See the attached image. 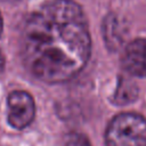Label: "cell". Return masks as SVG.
I'll use <instances>...</instances> for the list:
<instances>
[{
  "mask_svg": "<svg viewBox=\"0 0 146 146\" xmlns=\"http://www.w3.org/2000/svg\"><path fill=\"white\" fill-rule=\"evenodd\" d=\"M24 57L32 74L47 83L65 82L87 65L91 39L87 17L73 0H49L24 25Z\"/></svg>",
  "mask_w": 146,
  "mask_h": 146,
  "instance_id": "1",
  "label": "cell"
},
{
  "mask_svg": "<svg viewBox=\"0 0 146 146\" xmlns=\"http://www.w3.org/2000/svg\"><path fill=\"white\" fill-rule=\"evenodd\" d=\"M106 146H146V120L136 113L114 116L105 132Z\"/></svg>",
  "mask_w": 146,
  "mask_h": 146,
  "instance_id": "2",
  "label": "cell"
},
{
  "mask_svg": "<svg viewBox=\"0 0 146 146\" xmlns=\"http://www.w3.org/2000/svg\"><path fill=\"white\" fill-rule=\"evenodd\" d=\"M8 123L15 129H24L33 121L35 104L32 96L22 90L13 91L8 96Z\"/></svg>",
  "mask_w": 146,
  "mask_h": 146,
  "instance_id": "3",
  "label": "cell"
},
{
  "mask_svg": "<svg viewBox=\"0 0 146 146\" xmlns=\"http://www.w3.org/2000/svg\"><path fill=\"white\" fill-rule=\"evenodd\" d=\"M122 65L129 74L146 78V39H135L128 43L122 55Z\"/></svg>",
  "mask_w": 146,
  "mask_h": 146,
  "instance_id": "4",
  "label": "cell"
},
{
  "mask_svg": "<svg viewBox=\"0 0 146 146\" xmlns=\"http://www.w3.org/2000/svg\"><path fill=\"white\" fill-rule=\"evenodd\" d=\"M138 96V88L137 86L125 79V78H120L117 82L116 90L113 96V102L116 105H127L132 103Z\"/></svg>",
  "mask_w": 146,
  "mask_h": 146,
  "instance_id": "5",
  "label": "cell"
},
{
  "mask_svg": "<svg viewBox=\"0 0 146 146\" xmlns=\"http://www.w3.org/2000/svg\"><path fill=\"white\" fill-rule=\"evenodd\" d=\"M104 36L111 47H117V44L121 43L122 41V34H121V29L119 25V21L111 16L107 17L105 23H104Z\"/></svg>",
  "mask_w": 146,
  "mask_h": 146,
  "instance_id": "6",
  "label": "cell"
},
{
  "mask_svg": "<svg viewBox=\"0 0 146 146\" xmlns=\"http://www.w3.org/2000/svg\"><path fill=\"white\" fill-rule=\"evenodd\" d=\"M65 146H91L88 137L80 132H70L65 137Z\"/></svg>",
  "mask_w": 146,
  "mask_h": 146,
  "instance_id": "7",
  "label": "cell"
},
{
  "mask_svg": "<svg viewBox=\"0 0 146 146\" xmlns=\"http://www.w3.org/2000/svg\"><path fill=\"white\" fill-rule=\"evenodd\" d=\"M3 68H5V57H3L2 52L0 51V73L3 71Z\"/></svg>",
  "mask_w": 146,
  "mask_h": 146,
  "instance_id": "8",
  "label": "cell"
},
{
  "mask_svg": "<svg viewBox=\"0 0 146 146\" xmlns=\"http://www.w3.org/2000/svg\"><path fill=\"white\" fill-rule=\"evenodd\" d=\"M2 30H3V22H2V16L0 14V36L2 34Z\"/></svg>",
  "mask_w": 146,
  "mask_h": 146,
  "instance_id": "9",
  "label": "cell"
},
{
  "mask_svg": "<svg viewBox=\"0 0 146 146\" xmlns=\"http://www.w3.org/2000/svg\"><path fill=\"white\" fill-rule=\"evenodd\" d=\"M2 1H6V2H19L22 0H2Z\"/></svg>",
  "mask_w": 146,
  "mask_h": 146,
  "instance_id": "10",
  "label": "cell"
}]
</instances>
